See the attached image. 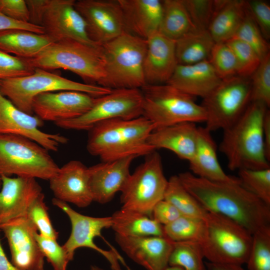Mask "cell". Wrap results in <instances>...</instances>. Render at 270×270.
Returning a JSON list of instances; mask_svg holds the SVG:
<instances>
[{
	"instance_id": "83f0119b",
	"label": "cell",
	"mask_w": 270,
	"mask_h": 270,
	"mask_svg": "<svg viewBox=\"0 0 270 270\" xmlns=\"http://www.w3.org/2000/svg\"><path fill=\"white\" fill-rule=\"evenodd\" d=\"M246 11L245 0H216V12L208 28L215 42H226L234 37Z\"/></svg>"
},
{
	"instance_id": "30bf717a",
	"label": "cell",
	"mask_w": 270,
	"mask_h": 270,
	"mask_svg": "<svg viewBox=\"0 0 270 270\" xmlns=\"http://www.w3.org/2000/svg\"><path fill=\"white\" fill-rule=\"evenodd\" d=\"M168 183L161 156L154 150L130 174L121 192L122 208L150 217L154 206L164 200Z\"/></svg>"
},
{
	"instance_id": "60d3db41",
	"label": "cell",
	"mask_w": 270,
	"mask_h": 270,
	"mask_svg": "<svg viewBox=\"0 0 270 270\" xmlns=\"http://www.w3.org/2000/svg\"><path fill=\"white\" fill-rule=\"evenodd\" d=\"M232 50L238 64V75L250 78L260 64L261 59L248 44L235 38L226 42Z\"/></svg>"
},
{
	"instance_id": "f35d334b",
	"label": "cell",
	"mask_w": 270,
	"mask_h": 270,
	"mask_svg": "<svg viewBox=\"0 0 270 270\" xmlns=\"http://www.w3.org/2000/svg\"><path fill=\"white\" fill-rule=\"evenodd\" d=\"M208 61L222 80L238 75L236 56L226 42H215Z\"/></svg>"
},
{
	"instance_id": "8992f818",
	"label": "cell",
	"mask_w": 270,
	"mask_h": 270,
	"mask_svg": "<svg viewBox=\"0 0 270 270\" xmlns=\"http://www.w3.org/2000/svg\"><path fill=\"white\" fill-rule=\"evenodd\" d=\"M140 90L143 96L142 116L155 128L182 122L206 121L204 108L195 102L194 96L171 85L146 84Z\"/></svg>"
},
{
	"instance_id": "2e32d148",
	"label": "cell",
	"mask_w": 270,
	"mask_h": 270,
	"mask_svg": "<svg viewBox=\"0 0 270 270\" xmlns=\"http://www.w3.org/2000/svg\"><path fill=\"white\" fill-rule=\"evenodd\" d=\"M44 122L34 114L16 108L0 92V134H12L29 138L48 151L57 152L68 138L60 134H48L40 128Z\"/></svg>"
},
{
	"instance_id": "9a60e30c",
	"label": "cell",
	"mask_w": 270,
	"mask_h": 270,
	"mask_svg": "<svg viewBox=\"0 0 270 270\" xmlns=\"http://www.w3.org/2000/svg\"><path fill=\"white\" fill-rule=\"evenodd\" d=\"M74 7L83 18L90 39L102 46L124 30L118 0H78Z\"/></svg>"
},
{
	"instance_id": "52a82bcc",
	"label": "cell",
	"mask_w": 270,
	"mask_h": 270,
	"mask_svg": "<svg viewBox=\"0 0 270 270\" xmlns=\"http://www.w3.org/2000/svg\"><path fill=\"white\" fill-rule=\"evenodd\" d=\"M72 90L100 97L112 90L74 82L45 70L36 68L29 76L0 80V92L20 110L34 114L32 102L37 95L48 92Z\"/></svg>"
},
{
	"instance_id": "9c48e42d",
	"label": "cell",
	"mask_w": 270,
	"mask_h": 270,
	"mask_svg": "<svg viewBox=\"0 0 270 270\" xmlns=\"http://www.w3.org/2000/svg\"><path fill=\"white\" fill-rule=\"evenodd\" d=\"M48 150L26 138L0 134V175L49 180L58 172Z\"/></svg>"
},
{
	"instance_id": "b9f144b4",
	"label": "cell",
	"mask_w": 270,
	"mask_h": 270,
	"mask_svg": "<svg viewBox=\"0 0 270 270\" xmlns=\"http://www.w3.org/2000/svg\"><path fill=\"white\" fill-rule=\"evenodd\" d=\"M44 198V194L42 192L30 204L26 216L34 224L40 234L57 240L58 232L52 225Z\"/></svg>"
},
{
	"instance_id": "f546056e",
	"label": "cell",
	"mask_w": 270,
	"mask_h": 270,
	"mask_svg": "<svg viewBox=\"0 0 270 270\" xmlns=\"http://www.w3.org/2000/svg\"><path fill=\"white\" fill-rule=\"evenodd\" d=\"M111 228L124 236H164L163 226L144 214L121 208L111 216Z\"/></svg>"
},
{
	"instance_id": "836d02e7",
	"label": "cell",
	"mask_w": 270,
	"mask_h": 270,
	"mask_svg": "<svg viewBox=\"0 0 270 270\" xmlns=\"http://www.w3.org/2000/svg\"><path fill=\"white\" fill-rule=\"evenodd\" d=\"M164 236L174 242H196L202 244L206 236L204 220L181 216L163 226Z\"/></svg>"
},
{
	"instance_id": "ba28073f",
	"label": "cell",
	"mask_w": 270,
	"mask_h": 270,
	"mask_svg": "<svg viewBox=\"0 0 270 270\" xmlns=\"http://www.w3.org/2000/svg\"><path fill=\"white\" fill-rule=\"evenodd\" d=\"M204 221L206 236L200 244L204 258L212 263L246 264L252 234L238 222L218 214L208 212Z\"/></svg>"
},
{
	"instance_id": "816d5d0a",
	"label": "cell",
	"mask_w": 270,
	"mask_h": 270,
	"mask_svg": "<svg viewBox=\"0 0 270 270\" xmlns=\"http://www.w3.org/2000/svg\"><path fill=\"white\" fill-rule=\"evenodd\" d=\"M208 270H245L242 266L228 264H220L212 262L206 263Z\"/></svg>"
},
{
	"instance_id": "f1b7e54d",
	"label": "cell",
	"mask_w": 270,
	"mask_h": 270,
	"mask_svg": "<svg viewBox=\"0 0 270 270\" xmlns=\"http://www.w3.org/2000/svg\"><path fill=\"white\" fill-rule=\"evenodd\" d=\"M45 34L22 29L0 31V50L24 58H32L52 43Z\"/></svg>"
},
{
	"instance_id": "681fc988",
	"label": "cell",
	"mask_w": 270,
	"mask_h": 270,
	"mask_svg": "<svg viewBox=\"0 0 270 270\" xmlns=\"http://www.w3.org/2000/svg\"><path fill=\"white\" fill-rule=\"evenodd\" d=\"M9 29H22L38 34H44L42 26L13 20L0 12V31Z\"/></svg>"
},
{
	"instance_id": "7c38bea8",
	"label": "cell",
	"mask_w": 270,
	"mask_h": 270,
	"mask_svg": "<svg viewBox=\"0 0 270 270\" xmlns=\"http://www.w3.org/2000/svg\"><path fill=\"white\" fill-rule=\"evenodd\" d=\"M142 110L143 96L140 89L112 90L110 93L96 98L91 108L82 116L54 124L65 130H88L102 122L140 117Z\"/></svg>"
},
{
	"instance_id": "d6a6232c",
	"label": "cell",
	"mask_w": 270,
	"mask_h": 270,
	"mask_svg": "<svg viewBox=\"0 0 270 270\" xmlns=\"http://www.w3.org/2000/svg\"><path fill=\"white\" fill-rule=\"evenodd\" d=\"M164 200L172 204L182 216L204 220L208 212L186 189L178 175L168 180Z\"/></svg>"
},
{
	"instance_id": "ac0fdd59",
	"label": "cell",
	"mask_w": 270,
	"mask_h": 270,
	"mask_svg": "<svg viewBox=\"0 0 270 270\" xmlns=\"http://www.w3.org/2000/svg\"><path fill=\"white\" fill-rule=\"evenodd\" d=\"M96 98L72 90L44 92L34 98L32 110L34 114L44 122L55 124L82 116L91 108Z\"/></svg>"
},
{
	"instance_id": "8fae6325",
	"label": "cell",
	"mask_w": 270,
	"mask_h": 270,
	"mask_svg": "<svg viewBox=\"0 0 270 270\" xmlns=\"http://www.w3.org/2000/svg\"><path fill=\"white\" fill-rule=\"evenodd\" d=\"M251 102L250 78L236 75L222 80L220 84L203 98L207 130H222L235 122Z\"/></svg>"
},
{
	"instance_id": "ffe728a7",
	"label": "cell",
	"mask_w": 270,
	"mask_h": 270,
	"mask_svg": "<svg viewBox=\"0 0 270 270\" xmlns=\"http://www.w3.org/2000/svg\"><path fill=\"white\" fill-rule=\"evenodd\" d=\"M0 226L26 215L28 210L42 192L36 178L0 175Z\"/></svg>"
},
{
	"instance_id": "d6986e66",
	"label": "cell",
	"mask_w": 270,
	"mask_h": 270,
	"mask_svg": "<svg viewBox=\"0 0 270 270\" xmlns=\"http://www.w3.org/2000/svg\"><path fill=\"white\" fill-rule=\"evenodd\" d=\"M54 198L78 208H84L93 202L89 183L88 167L78 160L69 161L49 180Z\"/></svg>"
},
{
	"instance_id": "e575fe53",
	"label": "cell",
	"mask_w": 270,
	"mask_h": 270,
	"mask_svg": "<svg viewBox=\"0 0 270 270\" xmlns=\"http://www.w3.org/2000/svg\"><path fill=\"white\" fill-rule=\"evenodd\" d=\"M200 244L196 242H174L168 259V266L184 270H208L204 261Z\"/></svg>"
},
{
	"instance_id": "277c9868",
	"label": "cell",
	"mask_w": 270,
	"mask_h": 270,
	"mask_svg": "<svg viewBox=\"0 0 270 270\" xmlns=\"http://www.w3.org/2000/svg\"><path fill=\"white\" fill-rule=\"evenodd\" d=\"M29 60L34 68L64 69L80 76L86 84L105 87L106 63L102 46L64 40L52 43Z\"/></svg>"
},
{
	"instance_id": "74e56055",
	"label": "cell",
	"mask_w": 270,
	"mask_h": 270,
	"mask_svg": "<svg viewBox=\"0 0 270 270\" xmlns=\"http://www.w3.org/2000/svg\"><path fill=\"white\" fill-rule=\"evenodd\" d=\"M233 38L240 40L248 44L256 52L261 60L270 53L268 41L264 38L247 10L244 20Z\"/></svg>"
},
{
	"instance_id": "bcb514c9",
	"label": "cell",
	"mask_w": 270,
	"mask_h": 270,
	"mask_svg": "<svg viewBox=\"0 0 270 270\" xmlns=\"http://www.w3.org/2000/svg\"><path fill=\"white\" fill-rule=\"evenodd\" d=\"M246 10L255 22L264 38H270V6L261 0L246 1Z\"/></svg>"
},
{
	"instance_id": "603a6c76",
	"label": "cell",
	"mask_w": 270,
	"mask_h": 270,
	"mask_svg": "<svg viewBox=\"0 0 270 270\" xmlns=\"http://www.w3.org/2000/svg\"><path fill=\"white\" fill-rule=\"evenodd\" d=\"M146 42L144 64L146 84H166L178 64L175 41L158 32L148 38Z\"/></svg>"
},
{
	"instance_id": "f6af8a7d",
	"label": "cell",
	"mask_w": 270,
	"mask_h": 270,
	"mask_svg": "<svg viewBox=\"0 0 270 270\" xmlns=\"http://www.w3.org/2000/svg\"><path fill=\"white\" fill-rule=\"evenodd\" d=\"M35 68L29 58L12 56L0 50V80L32 74Z\"/></svg>"
},
{
	"instance_id": "db71d44e",
	"label": "cell",
	"mask_w": 270,
	"mask_h": 270,
	"mask_svg": "<svg viewBox=\"0 0 270 270\" xmlns=\"http://www.w3.org/2000/svg\"><path fill=\"white\" fill-rule=\"evenodd\" d=\"M164 270H184L182 268L178 266H168Z\"/></svg>"
},
{
	"instance_id": "7a4b0ae2",
	"label": "cell",
	"mask_w": 270,
	"mask_h": 270,
	"mask_svg": "<svg viewBox=\"0 0 270 270\" xmlns=\"http://www.w3.org/2000/svg\"><path fill=\"white\" fill-rule=\"evenodd\" d=\"M154 125L143 116L99 122L88 130L86 149L102 162L146 156L156 150L148 143Z\"/></svg>"
},
{
	"instance_id": "f907efd6",
	"label": "cell",
	"mask_w": 270,
	"mask_h": 270,
	"mask_svg": "<svg viewBox=\"0 0 270 270\" xmlns=\"http://www.w3.org/2000/svg\"><path fill=\"white\" fill-rule=\"evenodd\" d=\"M262 136L266 158L270 160V111L267 110L263 120Z\"/></svg>"
},
{
	"instance_id": "d4e9b609",
	"label": "cell",
	"mask_w": 270,
	"mask_h": 270,
	"mask_svg": "<svg viewBox=\"0 0 270 270\" xmlns=\"http://www.w3.org/2000/svg\"><path fill=\"white\" fill-rule=\"evenodd\" d=\"M222 80L209 61L205 60L192 64H178L166 84L191 96L204 98Z\"/></svg>"
},
{
	"instance_id": "4316f807",
	"label": "cell",
	"mask_w": 270,
	"mask_h": 270,
	"mask_svg": "<svg viewBox=\"0 0 270 270\" xmlns=\"http://www.w3.org/2000/svg\"><path fill=\"white\" fill-rule=\"evenodd\" d=\"M192 174L212 181L236 182L238 177L228 175L218 159L216 146L211 132L205 127L198 128L197 140L194 154L188 162Z\"/></svg>"
},
{
	"instance_id": "7402d4cb",
	"label": "cell",
	"mask_w": 270,
	"mask_h": 270,
	"mask_svg": "<svg viewBox=\"0 0 270 270\" xmlns=\"http://www.w3.org/2000/svg\"><path fill=\"white\" fill-rule=\"evenodd\" d=\"M136 156L110 162H102L88 168L93 202L105 204L121 192L130 175V168Z\"/></svg>"
},
{
	"instance_id": "8d00e7d4",
	"label": "cell",
	"mask_w": 270,
	"mask_h": 270,
	"mask_svg": "<svg viewBox=\"0 0 270 270\" xmlns=\"http://www.w3.org/2000/svg\"><path fill=\"white\" fill-rule=\"evenodd\" d=\"M238 178L242 186L270 206V168L261 170L241 169Z\"/></svg>"
},
{
	"instance_id": "6da1fadb",
	"label": "cell",
	"mask_w": 270,
	"mask_h": 270,
	"mask_svg": "<svg viewBox=\"0 0 270 270\" xmlns=\"http://www.w3.org/2000/svg\"><path fill=\"white\" fill-rule=\"evenodd\" d=\"M186 189L208 212L228 217L252 234L270 226V206L236 182L212 181L190 172L179 174Z\"/></svg>"
},
{
	"instance_id": "7dc6e473",
	"label": "cell",
	"mask_w": 270,
	"mask_h": 270,
	"mask_svg": "<svg viewBox=\"0 0 270 270\" xmlns=\"http://www.w3.org/2000/svg\"><path fill=\"white\" fill-rule=\"evenodd\" d=\"M0 12L13 20L30 23V12L26 0H0Z\"/></svg>"
},
{
	"instance_id": "e0dca14e",
	"label": "cell",
	"mask_w": 270,
	"mask_h": 270,
	"mask_svg": "<svg viewBox=\"0 0 270 270\" xmlns=\"http://www.w3.org/2000/svg\"><path fill=\"white\" fill-rule=\"evenodd\" d=\"M6 238L12 263L19 270H44V256L35 239L38 232L26 216L20 217L0 226Z\"/></svg>"
},
{
	"instance_id": "3957f363",
	"label": "cell",
	"mask_w": 270,
	"mask_h": 270,
	"mask_svg": "<svg viewBox=\"0 0 270 270\" xmlns=\"http://www.w3.org/2000/svg\"><path fill=\"white\" fill-rule=\"evenodd\" d=\"M268 108L251 102L240 117L223 130L219 150L226 158L231 170L270 168L264 149L262 124Z\"/></svg>"
},
{
	"instance_id": "4fadbf2b",
	"label": "cell",
	"mask_w": 270,
	"mask_h": 270,
	"mask_svg": "<svg viewBox=\"0 0 270 270\" xmlns=\"http://www.w3.org/2000/svg\"><path fill=\"white\" fill-rule=\"evenodd\" d=\"M52 203L67 214L71 223L70 235L62 246L70 260L74 259L75 251L78 248H87L96 250L104 256L112 270H122L120 262L128 270H130L116 250H103L94 242V238L102 236L101 232L104 229L111 228V216L93 217L82 214L72 209L68 203L54 198L52 200Z\"/></svg>"
},
{
	"instance_id": "1f68e13d",
	"label": "cell",
	"mask_w": 270,
	"mask_h": 270,
	"mask_svg": "<svg viewBox=\"0 0 270 270\" xmlns=\"http://www.w3.org/2000/svg\"><path fill=\"white\" fill-rule=\"evenodd\" d=\"M162 11L158 32L176 40L197 28L193 24L182 0H162Z\"/></svg>"
},
{
	"instance_id": "ee69618b",
	"label": "cell",
	"mask_w": 270,
	"mask_h": 270,
	"mask_svg": "<svg viewBox=\"0 0 270 270\" xmlns=\"http://www.w3.org/2000/svg\"><path fill=\"white\" fill-rule=\"evenodd\" d=\"M194 26L208 30L214 14L216 0H182Z\"/></svg>"
},
{
	"instance_id": "44dd1931",
	"label": "cell",
	"mask_w": 270,
	"mask_h": 270,
	"mask_svg": "<svg viewBox=\"0 0 270 270\" xmlns=\"http://www.w3.org/2000/svg\"><path fill=\"white\" fill-rule=\"evenodd\" d=\"M115 240L130 259L146 270H164L168 266L174 242L164 236L115 234Z\"/></svg>"
},
{
	"instance_id": "4dcf8cb0",
	"label": "cell",
	"mask_w": 270,
	"mask_h": 270,
	"mask_svg": "<svg viewBox=\"0 0 270 270\" xmlns=\"http://www.w3.org/2000/svg\"><path fill=\"white\" fill-rule=\"evenodd\" d=\"M214 44L208 30L196 28L175 41L178 64L188 65L208 60Z\"/></svg>"
},
{
	"instance_id": "11a10c76",
	"label": "cell",
	"mask_w": 270,
	"mask_h": 270,
	"mask_svg": "<svg viewBox=\"0 0 270 270\" xmlns=\"http://www.w3.org/2000/svg\"><path fill=\"white\" fill-rule=\"evenodd\" d=\"M90 270H104L101 268H100L96 266L92 265V266H91Z\"/></svg>"
},
{
	"instance_id": "7bdbcfd3",
	"label": "cell",
	"mask_w": 270,
	"mask_h": 270,
	"mask_svg": "<svg viewBox=\"0 0 270 270\" xmlns=\"http://www.w3.org/2000/svg\"><path fill=\"white\" fill-rule=\"evenodd\" d=\"M35 239L44 257L50 264L54 270H67L70 257L56 240L44 236L38 232L34 233Z\"/></svg>"
},
{
	"instance_id": "5bb4252c",
	"label": "cell",
	"mask_w": 270,
	"mask_h": 270,
	"mask_svg": "<svg viewBox=\"0 0 270 270\" xmlns=\"http://www.w3.org/2000/svg\"><path fill=\"white\" fill-rule=\"evenodd\" d=\"M75 0H46L39 26L53 42L72 40L100 46L89 38L86 22L74 7Z\"/></svg>"
},
{
	"instance_id": "ab89813d",
	"label": "cell",
	"mask_w": 270,
	"mask_h": 270,
	"mask_svg": "<svg viewBox=\"0 0 270 270\" xmlns=\"http://www.w3.org/2000/svg\"><path fill=\"white\" fill-rule=\"evenodd\" d=\"M251 81V102L264 104L270 106V53L260 61L250 77Z\"/></svg>"
},
{
	"instance_id": "f5cc1de1",
	"label": "cell",
	"mask_w": 270,
	"mask_h": 270,
	"mask_svg": "<svg viewBox=\"0 0 270 270\" xmlns=\"http://www.w3.org/2000/svg\"><path fill=\"white\" fill-rule=\"evenodd\" d=\"M0 270H19L8 258L0 239Z\"/></svg>"
},
{
	"instance_id": "c3c4849f",
	"label": "cell",
	"mask_w": 270,
	"mask_h": 270,
	"mask_svg": "<svg viewBox=\"0 0 270 270\" xmlns=\"http://www.w3.org/2000/svg\"><path fill=\"white\" fill-rule=\"evenodd\" d=\"M182 216L178 210L170 203L162 200L153 208L150 217L164 226Z\"/></svg>"
},
{
	"instance_id": "9f6ffc18",
	"label": "cell",
	"mask_w": 270,
	"mask_h": 270,
	"mask_svg": "<svg viewBox=\"0 0 270 270\" xmlns=\"http://www.w3.org/2000/svg\"><path fill=\"white\" fill-rule=\"evenodd\" d=\"M1 186V179H0V186Z\"/></svg>"
},
{
	"instance_id": "cb8c5ba5",
	"label": "cell",
	"mask_w": 270,
	"mask_h": 270,
	"mask_svg": "<svg viewBox=\"0 0 270 270\" xmlns=\"http://www.w3.org/2000/svg\"><path fill=\"white\" fill-rule=\"evenodd\" d=\"M124 30L146 40L158 32L162 11V0H118Z\"/></svg>"
},
{
	"instance_id": "5b68a950",
	"label": "cell",
	"mask_w": 270,
	"mask_h": 270,
	"mask_svg": "<svg viewBox=\"0 0 270 270\" xmlns=\"http://www.w3.org/2000/svg\"><path fill=\"white\" fill-rule=\"evenodd\" d=\"M102 47L106 63V88L140 89L146 85L144 64L146 40L124 31Z\"/></svg>"
},
{
	"instance_id": "d590c367",
	"label": "cell",
	"mask_w": 270,
	"mask_h": 270,
	"mask_svg": "<svg viewBox=\"0 0 270 270\" xmlns=\"http://www.w3.org/2000/svg\"><path fill=\"white\" fill-rule=\"evenodd\" d=\"M248 270H270V226L252 234L250 252L246 263Z\"/></svg>"
},
{
	"instance_id": "484cf974",
	"label": "cell",
	"mask_w": 270,
	"mask_h": 270,
	"mask_svg": "<svg viewBox=\"0 0 270 270\" xmlns=\"http://www.w3.org/2000/svg\"><path fill=\"white\" fill-rule=\"evenodd\" d=\"M198 128L196 123L182 122L156 128L150 134L148 143L156 150H170L179 158L189 162L194 154Z\"/></svg>"
}]
</instances>
